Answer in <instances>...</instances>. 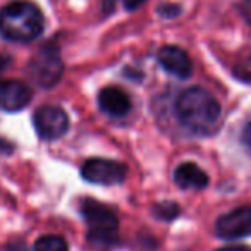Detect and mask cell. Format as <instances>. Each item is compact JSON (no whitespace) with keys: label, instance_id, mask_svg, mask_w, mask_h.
<instances>
[{"label":"cell","instance_id":"obj_1","mask_svg":"<svg viewBox=\"0 0 251 251\" xmlns=\"http://www.w3.org/2000/svg\"><path fill=\"white\" fill-rule=\"evenodd\" d=\"M174 112L181 126L191 134H210L220 119V103L210 91L198 86L186 88L177 95Z\"/></svg>","mask_w":251,"mask_h":251},{"label":"cell","instance_id":"obj_2","mask_svg":"<svg viewBox=\"0 0 251 251\" xmlns=\"http://www.w3.org/2000/svg\"><path fill=\"white\" fill-rule=\"evenodd\" d=\"M45 18L38 5L16 0L0 9V36L7 42L28 43L43 33Z\"/></svg>","mask_w":251,"mask_h":251},{"label":"cell","instance_id":"obj_3","mask_svg":"<svg viewBox=\"0 0 251 251\" xmlns=\"http://www.w3.org/2000/svg\"><path fill=\"white\" fill-rule=\"evenodd\" d=\"M81 215L88 224V243L97 250H108L117 243L119 219L110 206L93 198H84L79 205Z\"/></svg>","mask_w":251,"mask_h":251},{"label":"cell","instance_id":"obj_4","mask_svg":"<svg viewBox=\"0 0 251 251\" xmlns=\"http://www.w3.org/2000/svg\"><path fill=\"white\" fill-rule=\"evenodd\" d=\"M28 73L38 86H55L64 76V62L59 55V50L53 49L52 45L40 49L36 55L29 60Z\"/></svg>","mask_w":251,"mask_h":251},{"label":"cell","instance_id":"obj_5","mask_svg":"<svg viewBox=\"0 0 251 251\" xmlns=\"http://www.w3.org/2000/svg\"><path fill=\"white\" fill-rule=\"evenodd\" d=\"M36 134L45 141H53L62 138L69 129V117L66 110L57 105H43L33 115Z\"/></svg>","mask_w":251,"mask_h":251},{"label":"cell","instance_id":"obj_6","mask_svg":"<svg viewBox=\"0 0 251 251\" xmlns=\"http://www.w3.org/2000/svg\"><path fill=\"white\" fill-rule=\"evenodd\" d=\"M81 176L91 184L112 186L121 184L127 176V167L117 160L108 158H90L81 167Z\"/></svg>","mask_w":251,"mask_h":251},{"label":"cell","instance_id":"obj_7","mask_svg":"<svg viewBox=\"0 0 251 251\" xmlns=\"http://www.w3.org/2000/svg\"><path fill=\"white\" fill-rule=\"evenodd\" d=\"M215 232L222 239H241L251 236V205L239 206L220 217L215 224Z\"/></svg>","mask_w":251,"mask_h":251},{"label":"cell","instance_id":"obj_8","mask_svg":"<svg viewBox=\"0 0 251 251\" xmlns=\"http://www.w3.org/2000/svg\"><path fill=\"white\" fill-rule=\"evenodd\" d=\"M33 98V91L29 84L19 79L0 81V110L19 112L28 107Z\"/></svg>","mask_w":251,"mask_h":251},{"label":"cell","instance_id":"obj_9","mask_svg":"<svg viewBox=\"0 0 251 251\" xmlns=\"http://www.w3.org/2000/svg\"><path fill=\"white\" fill-rule=\"evenodd\" d=\"M157 60L165 73L179 77V79H188L193 73V62L189 55L176 45H165L158 50Z\"/></svg>","mask_w":251,"mask_h":251},{"label":"cell","instance_id":"obj_10","mask_svg":"<svg viewBox=\"0 0 251 251\" xmlns=\"http://www.w3.org/2000/svg\"><path fill=\"white\" fill-rule=\"evenodd\" d=\"M98 107L101 108V112L112 115V117H122V115L129 114L131 98L119 86H105L98 93Z\"/></svg>","mask_w":251,"mask_h":251},{"label":"cell","instance_id":"obj_11","mask_svg":"<svg viewBox=\"0 0 251 251\" xmlns=\"http://www.w3.org/2000/svg\"><path fill=\"white\" fill-rule=\"evenodd\" d=\"M174 181L181 189H203L208 186V176L193 162H184L174 171Z\"/></svg>","mask_w":251,"mask_h":251},{"label":"cell","instance_id":"obj_12","mask_svg":"<svg viewBox=\"0 0 251 251\" xmlns=\"http://www.w3.org/2000/svg\"><path fill=\"white\" fill-rule=\"evenodd\" d=\"M33 251H69V246L64 237L55 236V234H47V236L36 239Z\"/></svg>","mask_w":251,"mask_h":251},{"label":"cell","instance_id":"obj_13","mask_svg":"<svg viewBox=\"0 0 251 251\" xmlns=\"http://www.w3.org/2000/svg\"><path fill=\"white\" fill-rule=\"evenodd\" d=\"M151 213H153L155 219L164 220V222H171V220H174L181 213V208L174 201H160L151 206Z\"/></svg>","mask_w":251,"mask_h":251},{"label":"cell","instance_id":"obj_14","mask_svg":"<svg viewBox=\"0 0 251 251\" xmlns=\"http://www.w3.org/2000/svg\"><path fill=\"white\" fill-rule=\"evenodd\" d=\"M234 76L243 83H251V55L234 67Z\"/></svg>","mask_w":251,"mask_h":251},{"label":"cell","instance_id":"obj_15","mask_svg":"<svg viewBox=\"0 0 251 251\" xmlns=\"http://www.w3.org/2000/svg\"><path fill=\"white\" fill-rule=\"evenodd\" d=\"M158 14L164 16V18H176V16L181 14V7L174 4H165L158 7Z\"/></svg>","mask_w":251,"mask_h":251},{"label":"cell","instance_id":"obj_16","mask_svg":"<svg viewBox=\"0 0 251 251\" xmlns=\"http://www.w3.org/2000/svg\"><path fill=\"white\" fill-rule=\"evenodd\" d=\"M241 143L251 151V119L244 124L243 129H241Z\"/></svg>","mask_w":251,"mask_h":251},{"label":"cell","instance_id":"obj_17","mask_svg":"<svg viewBox=\"0 0 251 251\" xmlns=\"http://www.w3.org/2000/svg\"><path fill=\"white\" fill-rule=\"evenodd\" d=\"M239 12L244 18V21L251 26V0H239Z\"/></svg>","mask_w":251,"mask_h":251},{"label":"cell","instance_id":"obj_18","mask_svg":"<svg viewBox=\"0 0 251 251\" xmlns=\"http://www.w3.org/2000/svg\"><path fill=\"white\" fill-rule=\"evenodd\" d=\"M5 251H28V244H26L23 239H16L7 244Z\"/></svg>","mask_w":251,"mask_h":251},{"label":"cell","instance_id":"obj_19","mask_svg":"<svg viewBox=\"0 0 251 251\" xmlns=\"http://www.w3.org/2000/svg\"><path fill=\"white\" fill-rule=\"evenodd\" d=\"M145 2H147V0H124V7H126V11L133 12V11H136V9H140Z\"/></svg>","mask_w":251,"mask_h":251},{"label":"cell","instance_id":"obj_20","mask_svg":"<svg viewBox=\"0 0 251 251\" xmlns=\"http://www.w3.org/2000/svg\"><path fill=\"white\" fill-rule=\"evenodd\" d=\"M215 251H251L250 246H224Z\"/></svg>","mask_w":251,"mask_h":251},{"label":"cell","instance_id":"obj_21","mask_svg":"<svg viewBox=\"0 0 251 251\" xmlns=\"http://www.w3.org/2000/svg\"><path fill=\"white\" fill-rule=\"evenodd\" d=\"M12 62V59L11 57H7V55H4V53H0V73L2 71H5L9 67V64Z\"/></svg>","mask_w":251,"mask_h":251},{"label":"cell","instance_id":"obj_22","mask_svg":"<svg viewBox=\"0 0 251 251\" xmlns=\"http://www.w3.org/2000/svg\"><path fill=\"white\" fill-rule=\"evenodd\" d=\"M114 2L115 0H107V4H105V11H110V9L114 7Z\"/></svg>","mask_w":251,"mask_h":251}]
</instances>
